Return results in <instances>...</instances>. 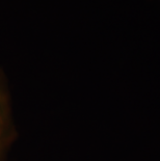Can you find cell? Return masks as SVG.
Listing matches in <instances>:
<instances>
[{"label":"cell","mask_w":160,"mask_h":161,"mask_svg":"<svg viewBox=\"0 0 160 161\" xmlns=\"http://www.w3.org/2000/svg\"><path fill=\"white\" fill-rule=\"evenodd\" d=\"M11 102L4 79L0 73V161L3 160L12 137Z\"/></svg>","instance_id":"cell-1"}]
</instances>
